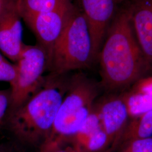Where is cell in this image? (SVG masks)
Wrapping results in <instances>:
<instances>
[{
	"instance_id": "obj_17",
	"label": "cell",
	"mask_w": 152,
	"mask_h": 152,
	"mask_svg": "<svg viewBox=\"0 0 152 152\" xmlns=\"http://www.w3.org/2000/svg\"><path fill=\"white\" fill-rule=\"evenodd\" d=\"M131 90L152 98V76L145 77L139 80L134 84Z\"/></svg>"
},
{
	"instance_id": "obj_14",
	"label": "cell",
	"mask_w": 152,
	"mask_h": 152,
	"mask_svg": "<svg viewBox=\"0 0 152 152\" xmlns=\"http://www.w3.org/2000/svg\"><path fill=\"white\" fill-rule=\"evenodd\" d=\"M16 76V65L6 59L0 51V82H6L10 85L14 82Z\"/></svg>"
},
{
	"instance_id": "obj_19",
	"label": "cell",
	"mask_w": 152,
	"mask_h": 152,
	"mask_svg": "<svg viewBox=\"0 0 152 152\" xmlns=\"http://www.w3.org/2000/svg\"><path fill=\"white\" fill-rule=\"evenodd\" d=\"M37 152H78L70 143H64L55 147L39 148Z\"/></svg>"
},
{
	"instance_id": "obj_20",
	"label": "cell",
	"mask_w": 152,
	"mask_h": 152,
	"mask_svg": "<svg viewBox=\"0 0 152 152\" xmlns=\"http://www.w3.org/2000/svg\"><path fill=\"white\" fill-rule=\"evenodd\" d=\"M16 3V0H0V19Z\"/></svg>"
},
{
	"instance_id": "obj_9",
	"label": "cell",
	"mask_w": 152,
	"mask_h": 152,
	"mask_svg": "<svg viewBox=\"0 0 152 152\" xmlns=\"http://www.w3.org/2000/svg\"><path fill=\"white\" fill-rule=\"evenodd\" d=\"M22 18L16 3L0 19V51L16 63L26 44L22 40Z\"/></svg>"
},
{
	"instance_id": "obj_12",
	"label": "cell",
	"mask_w": 152,
	"mask_h": 152,
	"mask_svg": "<svg viewBox=\"0 0 152 152\" xmlns=\"http://www.w3.org/2000/svg\"><path fill=\"white\" fill-rule=\"evenodd\" d=\"M21 18L54 11L72 0H16Z\"/></svg>"
},
{
	"instance_id": "obj_8",
	"label": "cell",
	"mask_w": 152,
	"mask_h": 152,
	"mask_svg": "<svg viewBox=\"0 0 152 152\" xmlns=\"http://www.w3.org/2000/svg\"><path fill=\"white\" fill-rule=\"evenodd\" d=\"M98 102L103 128L108 137L107 152H114L128 124L129 113L121 95H109Z\"/></svg>"
},
{
	"instance_id": "obj_4",
	"label": "cell",
	"mask_w": 152,
	"mask_h": 152,
	"mask_svg": "<svg viewBox=\"0 0 152 152\" xmlns=\"http://www.w3.org/2000/svg\"><path fill=\"white\" fill-rule=\"evenodd\" d=\"M96 61L88 25L81 10L74 3L65 28L53 49L47 71L58 75L68 74L88 68Z\"/></svg>"
},
{
	"instance_id": "obj_6",
	"label": "cell",
	"mask_w": 152,
	"mask_h": 152,
	"mask_svg": "<svg viewBox=\"0 0 152 152\" xmlns=\"http://www.w3.org/2000/svg\"><path fill=\"white\" fill-rule=\"evenodd\" d=\"M85 17L92 39L95 58L98 56L107 33L123 0H75Z\"/></svg>"
},
{
	"instance_id": "obj_18",
	"label": "cell",
	"mask_w": 152,
	"mask_h": 152,
	"mask_svg": "<svg viewBox=\"0 0 152 152\" xmlns=\"http://www.w3.org/2000/svg\"><path fill=\"white\" fill-rule=\"evenodd\" d=\"M0 152H37L25 147L11 137V140L0 144Z\"/></svg>"
},
{
	"instance_id": "obj_13",
	"label": "cell",
	"mask_w": 152,
	"mask_h": 152,
	"mask_svg": "<svg viewBox=\"0 0 152 152\" xmlns=\"http://www.w3.org/2000/svg\"><path fill=\"white\" fill-rule=\"evenodd\" d=\"M129 117H139L152 110V98L132 90L121 95Z\"/></svg>"
},
{
	"instance_id": "obj_10",
	"label": "cell",
	"mask_w": 152,
	"mask_h": 152,
	"mask_svg": "<svg viewBox=\"0 0 152 152\" xmlns=\"http://www.w3.org/2000/svg\"><path fill=\"white\" fill-rule=\"evenodd\" d=\"M127 6L137 41L152 64V0H132Z\"/></svg>"
},
{
	"instance_id": "obj_3",
	"label": "cell",
	"mask_w": 152,
	"mask_h": 152,
	"mask_svg": "<svg viewBox=\"0 0 152 152\" xmlns=\"http://www.w3.org/2000/svg\"><path fill=\"white\" fill-rule=\"evenodd\" d=\"M99 92L98 83L83 73L69 74L67 90L57 112L52 130L40 148L68 143L92 111Z\"/></svg>"
},
{
	"instance_id": "obj_5",
	"label": "cell",
	"mask_w": 152,
	"mask_h": 152,
	"mask_svg": "<svg viewBox=\"0 0 152 152\" xmlns=\"http://www.w3.org/2000/svg\"><path fill=\"white\" fill-rule=\"evenodd\" d=\"M16 76L10 85L11 102L9 110L19 107L31 97L41 87L47 71L48 58L38 45H25L17 61Z\"/></svg>"
},
{
	"instance_id": "obj_15",
	"label": "cell",
	"mask_w": 152,
	"mask_h": 152,
	"mask_svg": "<svg viewBox=\"0 0 152 152\" xmlns=\"http://www.w3.org/2000/svg\"><path fill=\"white\" fill-rule=\"evenodd\" d=\"M121 148L119 152H152V137L130 141Z\"/></svg>"
},
{
	"instance_id": "obj_2",
	"label": "cell",
	"mask_w": 152,
	"mask_h": 152,
	"mask_svg": "<svg viewBox=\"0 0 152 152\" xmlns=\"http://www.w3.org/2000/svg\"><path fill=\"white\" fill-rule=\"evenodd\" d=\"M69 77V73H49L31 97L19 107L8 110L3 127L13 139L37 152L52 130Z\"/></svg>"
},
{
	"instance_id": "obj_7",
	"label": "cell",
	"mask_w": 152,
	"mask_h": 152,
	"mask_svg": "<svg viewBox=\"0 0 152 152\" xmlns=\"http://www.w3.org/2000/svg\"><path fill=\"white\" fill-rule=\"evenodd\" d=\"M73 6L72 1L54 11L22 18L34 34L37 45L45 51L48 62L55 44L65 28Z\"/></svg>"
},
{
	"instance_id": "obj_1",
	"label": "cell",
	"mask_w": 152,
	"mask_h": 152,
	"mask_svg": "<svg viewBox=\"0 0 152 152\" xmlns=\"http://www.w3.org/2000/svg\"><path fill=\"white\" fill-rule=\"evenodd\" d=\"M98 60L100 86L110 92L135 83L151 69L152 64L137 41L127 6L119 10L114 17Z\"/></svg>"
},
{
	"instance_id": "obj_11",
	"label": "cell",
	"mask_w": 152,
	"mask_h": 152,
	"mask_svg": "<svg viewBox=\"0 0 152 152\" xmlns=\"http://www.w3.org/2000/svg\"><path fill=\"white\" fill-rule=\"evenodd\" d=\"M152 137V110L129 122L121 137L118 148L131 141Z\"/></svg>"
},
{
	"instance_id": "obj_16",
	"label": "cell",
	"mask_w": 152,
	"mask_h": 152,
	"mask_svg": "<svg viewBox=\"0 0 152 152\" xmlns=\"http://www.w3.org/2000/svg\"><path fill=\"white\" fill-rule=\"evenodd\" d=\"M11 102L10 88L0 90V130L3 127Z\"/></svg>"
}]
</instances>
